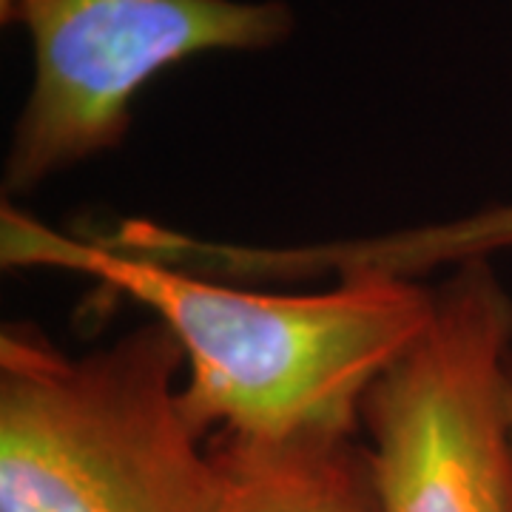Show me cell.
I'll use <instances>...</instances> for the list:
<instances>
[{"mask_svg": "<svg viewBox=\"0 0 512 512\" xmlns=\"http://www.w3.org/2000/svg\"><path fill=\"white\" fill-rule=\"evenodd\" d=\"M6 271L89 276L163 322L183 348V404L205 439L359 433L373 384L430 328L436 288L345 276L274 293L185 274L0 205Z\"/></svg>", "mask_w": 512, "mask_h": 512, "instance_id": "obj_1", "label": "cell"}, {"mask_svg": "<svg viewBox=\"0 0 512 512\" xmlns=\"http://www.w3.org/2000/svg\"><path fill=\"white\" fill-rule=\"evenodd\" d=\"M183 379V348L151 316L80 356L3 325L0 512H208L211 439Z\"/></svg>", "mask_w": 512, "mask_h": 512, "instance_id": "obj_2", "label": "cell"}, {"mask_svg": "<svg viewBox=\"0 0 512 512\" xmlns=\"http://www.w3.org/2000/svg\"><path fill=\"white\" fill-rule=\"evenodd\" d=\"M32 46V86L3 157L18 200L126 143L151 80L202 55H256L296 29L285 0H0Z\"/></svg>", "mask_w": 512, "mask_h": 512, "instance_id": "obj_3", "label": "cell"}, {"mask_svg": "<svg viewBox=\"0 0 512 512\" xmlns=\"http://www.w3.org/2000/svg\"><path fill=\"white\" fill-rule=\"evenodd\" d=\"M510 362V291L490 259L453 268L362 407L379 512H512Z\"/></svg>", "mask_w": 512, "mask_h": 512, "instance_id": "obj_4", "label": "cell"}, {"mask_svg": "<svg viewBox=\"0 0 512 512\" xmlns=\"http://www.w3.org/2000/svg\"><path fill=\"white\" fill-rule=\"evenodd\" d=\"M211 456L208 512H379L362 430L288 439L222 433Z\"/></svg>", "mask_w": 512, "mask_h": 512, "instance_id": "obj_5", "label": "cell"}, {"mask_svg": "<svg viewBox=\"0 0 512 512\" xmlns=\"http://www.w3.org/2000/svg\"><path fill=\"white\" fill-rule=\"evenodd\" d=\"M510 248L512 202H507L419 228L302 245H268L259 254V271L268 282H296L319 276H390L421 282V276L439 268L453 271Z\"/></svg>", "mask_w": 512, "mask_h": 512, "instance_id": "obj_6", "label": "cell"}, {"mask_svg": "<svg viewBox=\"0 0 512 512\" xmlns=\"http://www.w3.org/2000/svg\"><path fill=\"white\" fill-rule=\"evenodd\" d=\"M507 396H510V421H512V362H510V387H507Z\"/></svg>", "mask_w": 512, "mask_h": 512, "instance_id": "obj_7", "label": "cell"}]
</instances>
